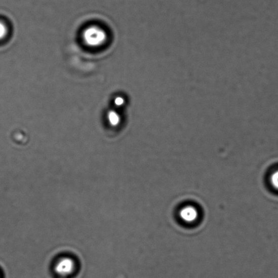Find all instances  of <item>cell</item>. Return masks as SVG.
Segmentation results:
<instances>
[{
  "label": "cell",
  "instance_id": "cell-1",
  "mask_svg": "<svg viewBox=\"0 0 278 278\" xmlns=\"http://www.w3.org/2000/svg\"><path fill=\"white\" fill-rule=\"evenodd\" d=\"M84 37L86 43L90 46L97 47L102 45L105 41L106 34L103 30L97 27L89 28L86 30Z\"/></svg>",
  "mask_w": 278,
  "mask_h": 278
},
{
  "label": "cell",
  "instance_id": "cell-2",
  "mask_svg": "<svg viewBox=\"0 0 278 278\" xmlns=\"http://www.w3.org/2000/svg\"><path fill=\"white\" fill-rule=\"evenodd\" d=\"M180 218L184 223L193 224L197 221L199 218V211L193 206H186L182 208L179 212Z\"/></svg>",
  "mask_w": 278,
  "mask_h": 278
},
{
  "label": "cell",
  "instance_id": "cell-3",
  "mask_svg": "<svg viewBox=\"0 0 278 278\" xmlns=\"http://www.w3.org/2000/svg\"><path fill=\"white\" fill-rule=\"evenodd\" d=\"M74 263L69 258H65L61 260L56 266L55 270L58 273L61 275H67L73 271Z\"/></svg>",
  "mask_w": 278,
  "mask_h": 278
},
{
  "label": "cell",
  "instance_id": "cell-4",
  "mask_svg": "<svg viewBox=\"0 0 278 278\" xmlns=\"http://www.w3.org/2000/svg\"><path fill=\"white\" fill-rule=\"evenodd\" d=\"M108 118H109V123L113 126L117 125L120 123L119 115L115 112H110L109 115H108Z\"/></svg>",
  "mask_w": 278,
  "mask_h": 278
},
{
  "label": "cell",
  "instance_id": "cell-5",
  "mask_svg": "<svg viewBox=\"0 0 278 278\" xmlns=\"http://www.w3.org/2000/svg\"><path fill=\"white\" fill-rule=\"evenodd\" d=\"M270 183L274 189L278 190V170L273 172L270 177Z\"/></svg>",
  "mask_w": 278,
  "mask_h": 278
},
{
  "label": "cell",
  "instance_id": "cell-6",
  "mask_svg": "<svg viewBox=\"0 0 278 278\" xmlns=\"http://www.w3.org/2000/svg\"><path fill=\"white\" fill-rule=\"evenodd\" d=\"M7 30L3 23H0V39H3L7 34Z\"/></svg>",
  "mask_w": 278,
  "mask_h": 278
},
{
  "label": "cell",
  "instance_id": "cell-7",
  "mask_svg": "<svg viewBox=\"0 0 278 278\" xmlns=\"http://www.w3.org/2000/svg\"><path fill=\"white\" fill-rule=\"evenodd\" d=\"M124 102H125V100L121 97H118L115 99V104L118 106L123 105Z\"/></svg>",
  "mask_w": 278,
  "mask_h": 278
}]
</instances>
